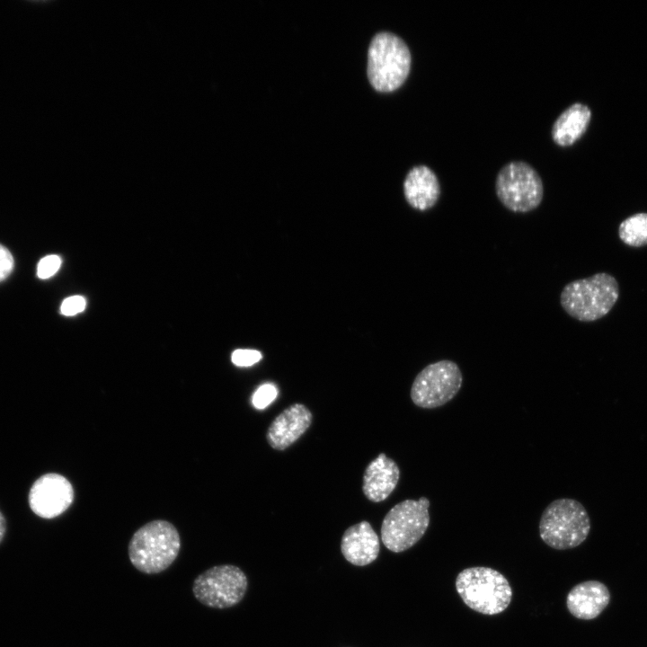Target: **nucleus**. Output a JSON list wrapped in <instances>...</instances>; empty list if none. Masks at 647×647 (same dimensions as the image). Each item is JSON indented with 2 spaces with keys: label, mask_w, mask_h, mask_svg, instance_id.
Here are the masks:
<instances>
[{
  "label": "nucleus",
  "mask_w": 647,
  "mask_h": 647,
  "mask_svg": "<svg viewBox=\"0 0 647 647\" xmlns=\"http://www.w3.org/2000/svg\"><path fill=\"white\" fill-rule=\"evenodd\" d=\"M619 297L616 279L606 272L566 284L560 294V304L571 317L593 322L605 316Z\"/></svg>",
  "instance_id": "1"
},
{
  "label": "nucleus",
  "mask_w": 647,
  "mask_h": 647,
  "mask_svg": "<svg viewBox=\"0 0 647 647\" xmlns=\"http://www.w3.org/2000/svg\"><path fill=\"white\" fill-rule=\"evenodd\" d=\"M181 539L175 527L154 520L138 528L129 544V557L141 572L155 574L166 570L177 558Z\"/></svg>",
  "instance_id": "2"
},
{
  "label": "nucleus",
  "mask_w": 647,
  "mask_h": 647,
  "mask_svg": "<svg viewBox=\"0 0 647 647\" xmlns=\"http://www.w3.org/2000/svg\"><path fill=\"white\" fill-rule=\"evenodd\" d=\"M412 57L405 41L399 36L381 31L371 40L368 51L367 74L375 90L389 93L407 79Z\"/></svg>",
  "instance_id": "3"
},
{
  "label": "nucleus",
  "mask_w": 647,
  "mask_h": 647,
  "mask_svg": "<svg viewBox=\"0 0 647 647\" xmlns=\"http://www.w3.org/2000/svg\"><path fill=\"white\" fill-rule=\"evenodd\" d=\"M456 589L472 610L487 616L503 612L512 598L511 587L500 572L483 566L465 568L456 579Z\"/></svg>",
  "instance_id": "4"
},
{
  "label": "nucleus",
  "mask_w": 647,
  "mask_h": 647,
  "mask_svg": "<svg viewBox=\"0 0 647 647\" xmlns=\"http://www.w3.org/2000/svg\"><path fill=\"white\" fill-rule=\"evenodd\" d=\"M590 531V519L584 506L571 498L553 501L539 520V535L548 546L567 550L582 544Z\"/></svg>",
  "instance_id": "5"
},
{
  "label": "nucleus",
  "mask_w": 647,
  "mask_h": 647,
  "mask_svg": "<svg viewBox=\"0 0 647 647\" xmlns=\"http://www.w3.org/2000/svg\"><path fill=\"white\" fill-rule=\"evenodd\" d=\"M429 507L430 501L424 496L394 505L381 524L384 545L393 553H402L417 544L430 525Z\"/></svg>",
  "instance_id": "6"
},
{
  "label": "nucleus",
  "mask_w": 647,
  "mask_h": 647,
  "mask_svg": "<svg viewBox=\"0 0 647 647\" xmlns=\"http://www.w3.org/2000/svg\"><path fill=\"white\" fill-rule=\"evenodd\" d=\"M495 192L508 210L527 213L541 204L544 184L532 165L523 161H512L499 171L495 180Z\"/></svg>",
  "instance_id": "7"
},
{
  "label": "nucleus",
  "mask_w": 647,
  "mask_h": 647,
  "mask_svg": "<svg viewBox=\"0 0 647 647\" xmlns=\"http://www.w3.org/2000/svg\"><path fill=\"white\" fill-rule=\"evenodd\" d=\"M463 375L453 360L441 359L429 364L415 377L410 396L412 403L423 409L440 407L459 392Z\"/></svg>",
  "instance_id": "8"
},
{
  "label": "nucleus",
  "mask_w": 647,
  "mask_h": 647,
  "mask_svg": "<svg viewBox=\"0 0 647 647\" xmlns=\"http://www.w3.org/2000/svg\"><path fill=\"white\" fill-rule=\"evenodd\" d=\"M247 588V576L239 567L222 564L199 574L193 581L192 592L202 605L224 609L241 602Z\"/></svg>",
  "instance_id": "9"
},
{
  "label": "nucleus",
  "mask_w": 647,
  "mask_h": 647,
  "mask_svg": "<svg viewBox=\"0 0 647 647\" xmlns=\"http://www.w3.org/2000/svg\"><path fill=\"white\" fill-rule=\"evenodd\" d=\"M74 491L66 478L58 474L40 476L31 486L29 494L32 511L45 518L62 514L71 505Z\"/></svg>",
  "instance_id": "10"
},
{
  "label": "nucleus",
  "mask_w": 647,
  "mask_h": 647,
  "mask_svg": "<svg viewBox=\"0 0 647 647\" xmlns=\"http://www.w3.org/2000/svg\"><path fill=\"white\" fill-rule=\"evenodd\" d=\"M312 420V412L306 405L293 403L272 421L266 432L267 442L273 449L285 450L308 430Z\"/></svg>",
  "instance_id": "11"
},
{
  "label": "nucleus",
  "mask_w": 647,
  "mask_h": 647,
  "mask_svg": "<svg viewBox=\"0 0 647 647\" xmlns=\"http://www.w3.org/2000/svg\"><path fill=\"white\" fill-rule=\"evenodd\" d=\"M341 552L345 560L355 566H366L377 560L380 540L368 521H360L344 531Z\"/></svg>",
  "instance_id": "12"
},
{
  "label": "nucleus",
  "mask_w": 647,
  "mask_h": 647,
  "mask_svg": "<svg viewBox=\"0 0 647 647\" xmlns=\"http://www.w3.org/2000/svg\"><path fill=\"white\" fill-rule=\"evenodd\" d=\"M610 601L608 588L598 581H586L575 585L567 594L566 607L576 618L591 620L598 617Z\"/></svg>",
  "instance_id": "13"
},
{
  "label": "nucleus",
  "mask_w": 647,
  "mask_h": 647,
  "mask_svg": "<svg viewBox=\"0 0 647 647\" xmlns=\"http://www.w3.org/2000/svg\"><path fill=\"white\" fill-rule=\"evenodd\" d=\"M399 478L400 469L395 461L380 453L364 471L363 493L372 502L383 501L395 489Z\"/></svg>",
  "instance_id": "14"
},
{
  "label": "nucleus",
  "mask_w": 647,
  "mask_h": 647,
  "mask_svg": "<svg viewBox=\"0 0 647 647\" xmlns=\"http://www.w3.org/2000/svg\"><path fill=\"white\" fill-rule=\"evenodd\" d=\"M440 192L439 181L427 165H417L408 172L403 182V194L412 208L419 211L432 208L439 201Z\"/></svg>",
  "instance_id": "15"
},
{
  "label": "nucleus",
  "mask_w": 647,
  "mask_h": 647,
  "mask_svg": "<svg viewBox=\"0 0 647 647\" xmlns=\"http://www.w3.org/2000/svg\"><path fill=\"white\" fill-rule=\"evenodd\" d=\"M591 118L589 108L576 102L566 108L554 120L551 135L560 146L573 145L587 130Z\"/></svg>",
  "instance_id": "16"
},
{
  "label": "nucleus",
  "mask_w": 647,
  "mask_h": 647,
  "mask_svg": "<svg viewBox=\"0 0 647 647\" xmlns=\"http://www.w3.org/2000/svg\"><path fill=\"white\" fill-rule=\"evenodd\" d=\"M620 239L627 245H647V213H637L621 222L618 228Z\"/></svg>",
  "instance_id": "17"
},
{
  "label": "nucleus",
  "mask_w": 647,
  "mask_h": 647,
  "mask_svg": "<svg viewBox=\"0 0 647 647\" xmlns=\"http://www.w3.org/2000/svg\"><path fill=\"white\" fill-rule=\"evenodd\" d=\"M278 390L272 384L261 386L253 394L252 403L256 409H264L277 396Z\"/></svg>",
  "instance_id": "18"
},
{
  "label": "nucleus",
  "mask_w": 647,
  "mask_h": 647,
  "mask_svg": "<svg viewBox=\"0 0 647 647\" xmlns=\"http://www.w3.org/2000/svg\"><path fill=\"white\" fill-rule=\"evenodd\" d=\"M61 259L58 255H48L42 258L38 263L37 275L40 279H45L52 277L59 269Z\"/></svg>",
  "instance_id": "19"
},
{
  "label": "nucleus",
  "mask_w": 647,
  "mask_h": 647,
  "mask_svg": "<svg viewBox=\"0 0 647 647\" xmlns=\"http://www.w3.org/2000/svg\"><path fill=\"white\" fill-rule=\"evenodd\" d=\"M261 353L254 350H235L231 356L232 362L238 367L252 366L261 359Z\"/></svg>",
  "instance_id": "20"
},
{
  "label": "nucleus",
  "mask_w": 647,
  "mask_h": 647,
  "mask_svg": "<svg viewBox=\"0 0 647 647\" xmlns=\"http://www.w3.org/2000/svg\"><path fill=\"white\" fill-rule=\"evenodd\" d=\"M86 301L81 296H73L66 298L60 306V312L66 316H72L83 312L85 308Z\"/></svg>",
  "instance_id": "21"
},
{
  "label": "nucleus",
  "mask_w": 647,
  "mask_h": 647,
  "mask_svg": "<svg viewBox=\"0 0 647 647\" xmlns=\"http://www.w3.org/2000/svg\"><path fill=\"white\" fill-rule=\"evenodd\" d=\"M13 269V258L4 245L0 244V281L6 279Z\"/></svg>",
  "instance_id": "22"
},
{
  "label": "nucleus",
  "mask_w": 647,
  "mask_h": 647,
  "mask_svg": "<svg viewBox=\"0 0 647 647\" xmlns=\"http://www.w3.org/2000/svg\"><path fill=\"white\" fill-rule=\"evenodd\" d=\"M5 532V520L3 514L0 512V541L2 540Z\"/></svg>",
  "instance_id": "23"
}]
</instances>
